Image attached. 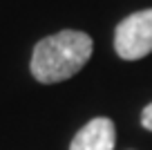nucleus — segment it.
<instances>
[{"label":"nucleus","instance_id":"obj_4","mask_svg":"<svg viewBox=\"0 0 152 150\" xmlns=\"http://www.w3.org/2000/svg\"><path fill=\"white\" fill-rule=\"evenodd\" d=\"M141 123H143V128L152 130V103L148 105L145 110H143V114H141Z\"/></svg>","mask_w":152,"mask_h":150},{"label":"nucleus","instance_id":"obj_1","mask_svg":"<svg viewBox=\"0 0 152 150\" xmlns=\"http://www.w3.org/2000/svg\"><path fill=\"white\" fill-rule=\"evenodd\" d=\"M92 56V38L83 32L65 29L47 36L34 47L31 74L40 83H61L74 76Z\"/></svg>","mask_w":152,"mask_h":150},{"label":"nucleus","instance_id":"obj_3","mask_svg":"<svg viewBox=\"0 0 152 150\" xmlns=\"http://www.w3.org/2000/svg\"><path fill=\"white\" fill-rule=\"evenodd\" d=\"M114 141H116L114 123L105 117H99L76 132L69 150H114Z\"/></svg>","mask_w":152,"mask_h":150},{"label":"nucleus","instance_id":"obj_2","mask_svg":"<svg viewBox=\"0 0 152 150\" xmlns=\"http://www.w3.org/2000/svg\"><path fill=\"white\" fill-rule=\"evenodd\" d=\"M114 49L125 61H137L152 52V9L137 11L119 23L114 34Z\"/></svg>","mask_w":152,"mask_h":150}]
</instances>
